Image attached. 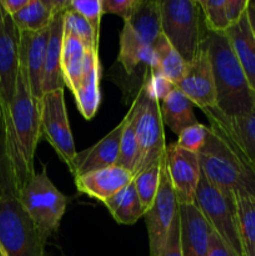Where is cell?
<instances>
[{
    "mask_svg": "<svg viewBox=\"0 0 255 256\" xmlns=\"http://www.w3.org/2000/svg\"><path fill=\"white\" fill-rule=\"evenodd\" d=\"M2 119L20 194L36 172L35 152L42 138L40 102L32 96L26 75L22 68L18 76L16 94L10 105L9 114Z\"/></svg>",
    "mask_w": 255,
    "mask_h": 256,
    "instance_id": "1",
    "label": "cell"
},
{
    "mask_svg": "<svg viewBox=\"0 0 255 256\" xmlns=\"http://www.w3.org/2000/svg\"><path fill=\"white\" fill-rule=\"evenodd\" d=\"M204 42L214 75L216 109L226 116H242L254 112L255 92L225 32L206 29Z\"/></svg>",
    "mask_w": 255,
    "mask_h": 256,
    "instance_id": "2",
    "label": "cell"
},
{
    "mask_svg": "<svg viewBox=\"0 0 255 256\" xmlns=\"http://www.w3.org/2000/svg\"><path fill=\"white\" fill-rule=\"evenodd\" d=\"M198 155L210 184L225 192L255 198V172L249 162L216 129L209 126L206 142Z\"/></svg>",
    "mask_w": 255,
    "mask_h": 256,
    "instance_id": "3",
    "label": "cell"
},
{
    "mask_svg": "<svg viewBox=\"0 0 255 256\" xmlns=\"http://www.w3.org/2000/svg\"><path fill=\"white\" fill-rule=\"evenodd\" d=\"M162 32L185 62L199 52L206 26L202 8L195 0H160Z\"/></svg>",
    "mask_w": 255,
    "mask_h": 256,
    "instance_id": "4",
    "label": "cell"
},
{
    "mask_svg": "<svg viewBox=\"0 0 255 256\" xmlns=\"http://www.w3.org/2000/svg\"><path fill=\"white\" fill-rule=\"evenodd\" d=\"M18 200L46 239L59 230L68 206V198L55 186L42 165L20 192Z\"/></svg>",
    "mask_w": 255,
    "mask_h": 256,
    "instance_id": "5",
    "label": "cell"
},
{
    "mask_svg": "<svg viewBox=\"0 0 255 256\" xmlns=\"http://www.w3.org/2000/svg\"><path fill=\"white\" fill-rule=\"evenodd\" d=\"M48 239L18 199H0V244L6 256H45Z\"/></svg>",
    "mask_w": 255,
    "mask_h": 256,
    "instance_id": "6",
    "label": "cell"
},
{
    "mask_svg": "<svg viewBox=\"0 0 255 256\" xmlns=\"http://www.w3.org/2000/svg\"><path fill=\"white\" fill-rule=\"evenodd\" d=\"M138 112L135 116V132L139 144V160L134 176L152 165L162 162L166 154L164 122L162 108L156 99L148 94L142 85L138 94Z\"/></svg>",
    "mask_w": 255,
    "mask_h": 256,
    "instance_id": "7",
    "label": "cell"
},
{
    "mask_svg": "<svg viewBox=\"0 0 255 256\" xmlns=\"http://www.w3.org/2000/svg\"><path fill=\"white\" fill-rule=\"evenodd\" d=\"M195 204L215 232L239 256L242 254L239 238L234 194L225 192L214 186L202 172V180L196 190Z\"/></svg>",
    "mask_w": 255,
    "mask_h": 256,
    "instance_id": "8",
    "label": "cell"
},
{
    "mask_svg": "<svg viewBox=\"0 0 255 256\" xmlns=\"http://www.w3.org/2000/svg\"><path fill=\"white\" fill-rule=\"evenodd\" d=\"M40 114L42 136L52 145L59 159L72 172L76 149L65 104V90L59 89L44 94L40 100Z\"/></svg>",
    "mask_w": 255,
    "mask_h": 256,
    "instance_id": "9",
    "label": "cell"
},
{
    "mask_svg": "<svg viewBox=\"0 0 255 256\" xmlns=\"http://www.w3.org/2000/svg\"><path fill=\"white\" fill-rule=\"evenodd\" d=\"M178 210H179V204L164 159L162 182L156 198L144 215L148 236H149V256H159Z\"/></svg>",
    "mask_w": 255,
    "mask_h": 256,
    "instance_id": "10",
    "label": "cell"
},
{
    "mask_svg": "<svg viewBox=\"0 0 255 256\" xmlns=\"http://www.w3.org/2000/svg\"><path fill=\"white\" fill-rule=\"evenodd\" d=\"M20 32L8 15L0 24V112L9 114L10 105L16 94L20 69Z\"/></svg>",
    "mask_w": 255,
    "mask_h": 256,
    "instance_id": "11",
    "label": "cell"
},
{
    "mask_svg": "<svg viewBox=\"0 0 255 256\" xmlns=\"http://www.w3.org/2000/svg\"><path fill=\"white\" fill-rule=\"evenodd\" d=\"M165 162L178 204H195L196 190L202 180L199 155L182 149L176 142H172L166 146Z\"/></svg>",
    "mask_w": 255,
    "mask_h": 256,
    "instance_id": "12",
    "label": "cell"
},
{
    "mask_svg": "<svg viewBox=\"0 0 255 256\" xmlns=\"http://www.w3.org/2000/svg\"><path fill=\"white\" fill-rule=\"evenodd\" d=\"M176 88L202 110L216 108L214 75L204 38L198 54L186 64L184 76Z\"/></svg>",
    "mask_w": 255,
    "mask_h": 256,
    "instance_id": "13",
    "label": "cell"
},
{
    "mask_svg": "<svg viewBox=\"0 0 255 256\" xmlns=\"http://www.w3.org/2000/svg\"><path fill=\"white\" fill-rule=\"evenodd\" d=\"M210 126L224 135L238 152L249 162H255V110L242 116H226L219 109H204Z\"/></svg>",
    "mask_w": 255,
    "mask_h": 256,
    "instance_id": "14",
    "label": "cell"
},
{
    "mask_svg": "<svg viewBox=\"0 0 255 256\" xmlns=\"http://www.w3.org/2000/svg\"><path fill=\"white\" fill-rule=\"evenodd\" d=\"M49 40V29L39 32H20V68L24 70L32 96L40 102L44 96L45 55Z\"/></svg>",
    "mask_w": 255,
    "mask_h": 256,
    "instance_id": "15",
    "label": "cell"
},
{
    "mask_svg": "<svg viewBox=\"0 0 255 256\" xmlns=\"http://www.w3.org/2000/svg\"><path fill=\"white\" fill-rule=\"evenodd\" d=\"M124 126L125 120L122 119V122L109 134L105 135L100 142L82 152H76L74 159V169L72 172L74 178L116 165Z\"/></svg>",
    "mask_w": 255,
    "mask_h": 256,
    "instance_id": "16",
    "label": "cell"
},
{
    "mask_svg": "<svg viewBox=\"0 0 255 256\" xmlns=\"http://www.w3.org/2000/svg\"><path fill=\"white\" fill-rule=\"evenodd\" d=\"M134 180V174L119 165L75 176L78 192L105 202Z\"/></svg>",
    "mask_w": 255,
    "mask_h": 256,
    "instance_id": "17",
    "label": "cell"
},
{
    "mask_svg": "<svg viewBox=\"0 0 255 256\" xmlns=\"http://www.w3.org/2000/svg\"><path fill=\"white\" fill-rule=\"evenodd\" d=\"M182 256H206L214 232L196 204L179 205Z\"/></svg>",
    "mask_w": 255,
    "mask_h": 256,
    "instance_id": "18",
    "label": "cell"
},
{
    "mask_svg": "<svg viewBox=\"0 0 255 256\" xmlns=\"http://www.w3.org/2000/svg\"><path fill=\"white\" fill-rule=\"evenodd\" d=\"M72 95L82 116L86 120H92L96 115L102 102L100 62L98 50H88L84 72Z\"/></svg>",
    "mask_w": 255,
    "mask_h": 256,
    "instance_id": "19",
    "label": "cell"
},
{
    "mask_svg": "<svg viewBox=\"0 0 255 256\" xmlns=\"http://www.w3.org/2000/svg\"><path fill=\"white\" fill-rule=\"evenodd\" d=\"M65 12H66L55 15L49 26V40H48L46 45L44 79H42V92L44 94L65 88L62 68Z\"/></svg>",
    "mask_w": 255,
    "mask_h": 256,
    "instance_id": "20",
    "label": "cell"
},
{
    "mask_svg": "<svg viewBox=\"0 0 255 256\" xmlns=\"http://www.w3.org/2000/svg\"><path fill=\"white\" fill-rule=\"evenodd\" d=\"M124 29L146 46H152L162 34V10L158 0H139Z\"/></svg>",
    "mask_w": 255,
    "mask_h": 256,
    "instance_id": "21",
    "label": "cell"
},
{
    "mask_svg": "<svg viewBox=\"0 0 255 256\" xmlns=\"http://www.w3.org/2000/svg\"><path fill=\"white\" fill-rule=\"evenodd\" d=\"M225 35L255 92V35L250 28L246 12L236 24L225 32Z\"/></svg>",
    "mask_w": 255,
    "mask_h": 256,
    "instance_id": "22",
    "label": "cell"
},
{
    "mask_svg": "<svg viewBox=\"0 0 255 256\" xmlns=\"http://www.w3.org/2000/svg\"><path fill=\"white\" fill-rule=\"evenodd\" d=\"M162 116L164 124L178 136L186 128L198 124L194 104L178 88L162 100Z\"/></svg>",
    "mask_w": 255,
    "mask_h": 256,
    "instance_id": "23",
    "label": "cell"
},
{
    "mask_svg": "<svg viewBox=\"0 0 255 256\" xmlns=\"http://www.w3.org/2000/svg\"><path fill=\"white\" fill-rule=\"evenodd\" d=\"M104 204L118 224L134 225L145 215L134 180L109 198Z\"/></svg>",
    "mask_w": 255,
    "mask_h": 256,
    "instance_id": "24",
    "label": "cell"
},
{
    "mask_svg": "<svg viewBox=\"0 0 255 256\" xmlns=\"http://www.w3.org/2000/svg\"><path fill=\"white\" fill-rule=\"evenodd\" d=\"M86 55L88 49L78 38L70 34H64L62 68L65 86H68L72 92H75L82 79Z\"/></svg>",
    "mask_w": 255,
    "mask_h": 256,
    "instance_id": "25",
    "label": "cell"
},
{
    "mask_svg": "<svg viewBox=\"0 0 255 256\" xmlns=\"http://www.w3.org/2000/svg\"><path fill=\"white\" fill-rule=\"evenodd\" d=\"M55 12L50 5V0H30L29 4L12 15V19L19 32H39L49 29Z\"/></svg>",
    "mask_w": 255,
    "mask_h": 256,
    "instance_id": "26",
    "label": "cell"
},
{
    "mask_svg": "<svg viewBox=\"0 0 255 256\" xmlns=\"http://www.w3.org/2000/svg\"><path fill=\"white\" fill-rule=\"evenodd\" d=\"M152 48H154L155 62H156L155 72H162L172 84H179L184 76L185 68H186V62L182 59V55L174 49V46L170 44L168 38L162 32L158 36Z\"/></svg>",
    "mask_w": 255,
    "mask_h": 256,
    "instance_id": "27",
    "label": "cell"
},
{
    "mask_svg": "<svg viewBox=\"0 0 255 256\" xmlns=\"http://www.w3.org/2000/svg\"><path fill=\"white\" fill-rule=\"evenodd\" d=\"M238 230L244 256H255V198L234 194Z\"/></svg>",
    "mask_w": 255,
    "mask_h": 256,
    "instance_id": "28",
    "label": "cell"
},
{
    "mask_svg": "<svg viewBox=\"0 0 255 256\" xmlns=\"http://www.w3.org/2000/svg\"><path fill=\"white\" fill-rule=\"evenodd\" d=\"M136 112L138 100L135 99L129 112L124 118L125 126L124 130H122L120 152L116 162V165L129 170L132 174L135 172L138 160H139V144H138L136 132H135V116H136Z\"/></svg>",
    "mask_w": 255,
    "mask_h": 256,
    "instance_id": "29",
    "label": "cell"
},
{
    "mask_svg": "<svg viewBox=\"0 0 255 256\" xmlns=\"http://www.w3.org/2000/svg\"><path fill=\"white\" fill-rule=\"evenodd\" d=\"M18 199L19 188L8 146L6 129L0 112V199Z\"/></svg>",
    "mask_w": 255,
    "mask_h": 256,
    "instance_id": "30",
    "label": "cell"
},
{
    "mask_svg": "<svg viewBox=\"0 0 255 256\" xmlns=\"http://www.w3.org/2000/svg\"><path fill=\"white\" fill-rule=\"evenodd\" d=\"M164 159H162V162L152 165L149 169L144 170V172H139L134 176L135 188H136L138 195H139L145 212L150 209L155 198H156L158 190L160 188V182H162V169Z\"/></svg>",
    "mask_w": 255,
    "mask_h": 256,
    "instance_id": "31",
    "label": "cell"
},
{
    "mask_svg": "<svg viewBox=\"0 0 255 256\" xmlns=\"http://www.w3.org/2000/svg\"><path fill=\"white\" fill-rule=\"evenodd\" d=\"M64 34L78 38L88 50L99 49V36L92 25L80 14L69 9L64 15Z\"/></svg>",
    "mask_w": 255,
    "mask_h": 256,
    "instance_id": "32",
    "label": "cell"
},
{
    "mask_svg": "<svg viewBox=\"0 0 255 256\" xmlns=\"http://www.w3.org/2000/svg\"><path fill=\"white\" fill-rule=\"evenodd\" d=\"M205 26L212 32H225L230 28L225 0H199Z\"/></svg>",
    "mask_w": 255,
    "mask_h": 256,
    "instance_id": "33",
    "label": "cell"
},
{
    "mask_svg": "<svg viewBox=\"0 0 255 256\" xmlns=\"http://www.w3.org/2000/svg\"><path fill=\"white\" fill-rule=\"evenodd\" d=\"M208 134H209V128L198 122V124L192 125V126L186 128L184 132H182V134L178 136L176 144L182 149L199 154V152L204 148L205 142H206Z\"/></svg>",
    "mask_w": 255,
    "mask_h": 256,
    "instance_id": "34",
    "label": "cell"
},
{
    "mask_svg": "<svg viewBox=\"0 0 255 256\" xmlns=\"http://www.w3.org/2000/svg\"><path fill=\"white\" fill-rule=\"evenodd\" d=\"M70 9L82 15L92 26L96 35H100V24H102V0H72Z\"/></svg>",
    "mask_w": 255,
    "mask_h": 256,
    "instance_id": "35",
    "label": "cell"
},
{
    "mask_svg": "<svg viewBox=\"0 0 255 256\" xmlns=\"http://www.w3.org/2000/svg\"><path fill=\"white\" fill-rule=\"evenodd\" d=\"M142 86L146 89L148 94L152 95L158 102H162L172 90L176 89V85L172 84L162 72H155V70H149V75L146 74L145 76Z\"/></svg>",
    "mask_w": 255,
    "mask_h": 256,
    "instance_id": "36",
    "label": "cell"
},
{
    "mask_svg": "<svg viewBox=\"0 0 255 256\" xmlns=\"http://www.w3.org/2000/svg\"><path fill=\"white\" fill-rule=\"evenodd\" d=\"M159 256H182V232H180V214L178 210L172 224L168 232L166 240Z\"/></svg>",
    "mask_w": 255,
    "mask_h": 256,
    "instance_id": "37",
    "label": "cell"
},
{
    "mask_svg": "<svg viewBox=\"0 0 255 256\" xmlns=\"http://www.w3.org/2000/svg\"><path fill=\"white\" fill-rule=\"evenodd\" d=\"M139 0H102V14H114L124 22L130 19Z\"/></svg>",
    "mask_w": 255,
    "mask_h": 256,
    "instance_id": "38",
    "label": "cell"
},
{
    "mask_svg": "<svg viewBox=\"0 0 255 256\" xmlns=\"http://www.w3.org/2000/svg\"><path fill=\"white\" fill-rule=\"evenodd\" d=\"M249 0H225V12H226L228 20L230 22V26L236 24L244 12H246Z\"/></svg>",
    "mask_w": 255,
    "mask_h": 256,
    "instance_id": "39",
    "label": "cell"
},
{
    "mask_svg": "<svg viewBox=\"0 0 255 256\" xmlns=\"http://www.w3.org/2000/svg\"><path fill=\"white\" fill-rule=\"evenodd\" d=\"M206 256H239L215 232H212Z\"/></svg>",
    "mask_w": 255,
    "mask_h": 256,
    "instance_id": "40",
    "label": "cell"
},
{
    "mask_svg": "<svg viewBox=\"0 0 255 256\" xmlns=\"http://www.w3.org/2000/svg\"><path fill=\"white\" fill-rule=\"evenodd\" d=\"M29 2L30 0H2V4L6 14L12 16V15L19 12L22 9H24L29 4Z\"/></svg>",
    "mask_w": 255,
    "mask_h": 256,
    "instance_id": "41",
    "label": "cell"
},
{
    "mask_svg": "<svg viewBox=\"0 0 255 256\" xmlns=\"http://www.w3.org/2000/svg\"><path fill=\"white\" fill-rule=\"evenodd\" d=\"M246 14H248V19H249L250 28H252V32H254L255 35V0H249Z\"/></svg>",
    "mask_w": 255,
    "mask_h": 256,
    "instance_id": "42",
    "label": "cell"
},
{
    "mask_svg": "<svg viewBox=\"0 0 255 256\" xmlns=\"http://www.w3.org/2000/svg\"><path fill=\"white\" fill-rule=\"evenodd\" d=\"M6 16H8V14H6V12H5L4 6H2V0H0V24H2V22H4L5 18Z\"/></svg>",
    "mask_w": 255,
    "mask_h": 256,
    "instance_id": "43",
    "label": "cell"
},
{
    "mask_svg": "<svg viewBox=\"0 0 255 256\" xmlns=\"http://www.w3.org/2000/svg\"><path fill=\"white\" fill-rule=\"evenodd\" d=\"M0 256H6V254H5V252H4V249H2V244H0Z\"/></svg>",
    "mask_w": 255,
    "mask_h": 256,
    "instance_id": "44",
    "label": "cell"
},
{
    "mask_svg": "<svg viewBox=\"0 0 255 256\" xmlns=\"http://www.w3.org/2000/svg\"><path fill=\"white\" fill-rule=\"evenodd\" d=\"M252 172H255V162H252Z\"/></svg>",
    "mask_w": 255,
    "mask_h": 256,
    "instance_id": "45",
    "label": "cell"
}]
</instances>
